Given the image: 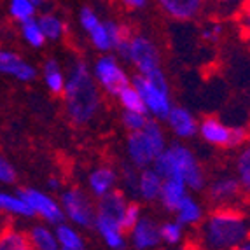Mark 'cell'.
Segmentation results:
<instances>
[{
	"mask_svg": "<svg viewBox=\"0 0 250 250\" xmlns=\"http://www.w3.org/2000/svg\"><path fill=\"white\" fill-rule=\"evenodd\" d=\"M58 198L65 213V221L81 229H95L96 200L89 194V191L77 186H70L63 189Z\"/></svg>",
	"mask_w": 250,
	"mask_h": 250,
	"instance_id": "obj_7",
	"label": "cell"
},
{
	"mask_svg": "<svg viewBox=\"0 0 250 250\" xmlns=\"http://www.w3.org/2000/svg\"><path fill=\"white\" fill-rule=\"evenodd\" d=\"M243 41H245V44L249 46V49H250V35H247V37H243Z\"/></svg>",
	"mask_w": 250,
	"mask_h": 250,
	"instance_id": "obj_46",
	"label": "cell"
},
{
	"mask_svg": "<svg viewBox=\"0 0 250 250\" xmlns=\"http://www.w3.org/2000/svg\"><path fill=\"white\" fill-rule=\"evenodd\" d=\"M205 196L210 208L240 207L247 203L242 184L234 173H219L210 179L205 188Z\"/></svg>",
	"mask_w": 250,
	"mask_h": 250,
	"instance_id": "obj_10",
	"label": "cell"
},
{
	"mask_svg": "<svg viewBox=\"0 0 250 250\" xmlns=\"http://www.w3.org/2000/svg\"><path fill=\"white\" fill-rule=\"evenodd\" d=\"M156 4L170 20L188 23L196 20L210 7V0H156Z\"/></svg>",
	"mask_w": 250,
	"mask_h": 250,
	"instance_id": "obj_14",
	"label": "cell"
},
{
	"mask_svg": "<svg viewBox=\"0 0 250 250\" xmlns=\"http://www.w3.org/2000/svg\"><path fill=\"white\" fill-rule=\"evenodd\" d=\"M0 250H35L30 243L26 229L16 226H5L0 234Z\"/></svg>",
	"mask_w": 250,
	"mask_h": 250,
	"instance_id": "obj_27",
	"label": "cell"
},
{
	"mask_svg": "<svg viewBox=\"0 0 250 250\" xmlns=\"http://www.w3.org/2000/svg\"><path fill=\"white\" fill-rule=\"evenodd\" d=\"M163 184H165V177L154 167L142 168V170H138L133 198L142 203H156L161 196Z\"/></svg>",
	"mask_w": 250,
	"mask_h": 250,
	"instance_id": "obj_18",
	"label": "cell"
},
{
	"mask_svg": "<svg viewBox=\"0 0 250 250\" xmlns=\"http://www.w3.org/2000/svg\"><path fill=\"white\" fill-rule=\"evenodd\" d=\"M32 2H34L35 7L39 9V13H41V11H46L47 4H49V0H32Z\"/></svg>",
	"mask_w": 250,
	"mask_h": 250,
	"instance_id": "obj_43",
	"label": "cell"
},
{
	"mask_svg": "<svg viewBox=\"0 0 250 250\" xmlns=\"http://www.w3.org/2000/svg\"><path fill=\"white\" fill-rule=\"evenodd\" d=\"M236 250H250V238H249V240H245V242H243L242 245L238 247Z\"/></svg>",
	"mask_w": 250,
	"mask_h": 250,
	"instance_id": "obj_45",
	"label": "cell"
},
{
	"mask_svg": "<svg viewBox=\"0 0 250 250\" xmlns=\"http://www.w3.org/2000/svg\"><path fill=\"white\" fill-rule=\"evenodd\" d=\"M249 142H250V126H249Z\"/></svg>",
	"mask_w": 250,
	"mask_h": 250,
	"instance_id": "obj_47",
	"label": "cell"
},
{
	"mask_svg": "<svg viewBox=\"0 0 250 250\" xmlns=\"http://www.w3.org/2000/svg\"><path fill=\"white\" fill-rule=\"evenodd\" d=\"M0 210L11 219H34L35 213L28 205L21 191H2L0 192Z\"/></svg>",
	"mask_w": 250,
	"mask_h": 250,
	"instance_id": "obj_21",
	"label": "cell"
},
{
	"mask_svg": "<svg viewBox=\"0 0 250 250\" xmlns=\"http://www.w3.org/2000/svg\"><path fill=\"white\" fill-rule=\"evenodd\" d=\"M100 23H102V20H100V16L96 14L95 9L83 7L79 11V25H81V28L86 32V35H88L89 32H93Z\"/></svg>",
	"mask_w": 250,
	"mask_h": 250,
	"instance_id": "obj_37",
	"label": "cell"
},
{
	"mask_svg": "<svg viewBox=\"0 0 250 250\" xmlns=\"http://www.w3.org/2000/svg\"><path fill=\"white\" fill-rule=\"evenodd\" d=\"M79 250H88V249H79Z\"/></svg>",
	"mask_w": 250,
	"mask_h": 250,
	"instance_id": "obj_48",
	"label": "cell"
},
{
	"mask_svg": "<svg viewBox=\"0 0 250 250\" xmlns=\"http://www.w3.org/2000/svg\"><path fill=\"white\" fill-rule=\"evenodd\" d=\"M131 84L142 96L146 112L156 121L165 123L170 110L173 108V102H171L170 83H168V77L163 72V68L146 75L135 74Z\"/></svg>",
	"mask_w": 250,
	"mask_h": 250,
	"instance_id": "obj_5",
	"label": "cell"
},
{
	"mask_svg": "<svg viewBox=\"0 0 250 250\" xmlns=\"http://www.w3.org/2000/svg\"><path fill=\"white\" fill-rule=\"evenodd\" d=\"M144 217V212H142V205H140V201L138 200H131L128 205V208H126V213H125V221H123V224H125L126 229H131L135 224H137L140 219Z\"/></svg>",
	"mask_w": 250,
	"mask_h": 250,
	"instance_id": "obj_38",
	"label": "cell"
},
{
	"mask_svg": "<svg viewBox=\"0 0 250 250\" xmlns=\"http://www.w3.org/2000/svg\"><path fill=\"white\" fill-rule=\"evenodd\" d=\"M91 70L102 91L114 98H117V95L125 88L131 86L133 81V77L128 74V68L123 65L121 58L116 53L100 54L91 65Z\"/></svg>",
	"mask_w": 250,
	"mask_h": 250,
	"instance_id": "obj_9",
	"label": "cell"
},
{
	"mask_svg": "<svg viewBox=\"0 0 250 250\" xmlns=\"http://www.w3.org/2000/svg\"><path fill=\"white\" fill-rule=\"evenodd\" d=\"M158 250H191L188 245H180V247H168V245H161Z\"/></svg>",
	"mask_w": 250,
	"mask_h": 250,
	"instance_id": "obj_44",
	"label": "cell"
},
{
	"mask_svg": "<svg viewBox=\"0 0 250 250\" xmlns=\"http://www.w3.org/2000/svg\"><path fill=\"white\" fill-rule=\"evenodd\" d=\"M207 215V210H205V205L201 200H198L194 196V192H191L182 203L179 205V208L175 210L173 217L180 224H184L188 229H196L198 226L201 224V221Z\"/></svg>",
	"mask_w": 250,
	"mask_h": 250,
	"instance_id": "obj_22",
	"label": "cell"
},
{
	"mask_svg": "<svg viewBox=\"0 0 250 250\" xmlns=\"http://www.w3.org/2000/svg\"><path fill=\"white\" fill-rule=\"evenodd\" d=\"M30 238V243L35 250H60L56 226H51L47 222H35L26 229Z\"/></svg>",
	"mask_w": 250,
	"mask_h": 250,
	"instance_id": "obj_24",
	"label": "cell"
},
{
	"mask_svg": "<svg viewBox=\"0 0 250 250\" xmlns=\"http://www.w3.org/2000/svg\"><path fill=\"white\" fill-rule=\"evenodd\" d=\"M245 0H210V5L213 9V16L219 20L236 18Z\"/></svg>",
	"mask_w": 250,
	"mask_h": 250,
	"instance_id": "obj_34",
	"label": "cell"
},
{
	"mask_svg": "<svg viewBox=\"0 0 250 250\" xmlns=\"http://www.w3.org/2000/svg\"><path fill=\"white\" fill-rule=\"evenodd\" d=\"M56 234H58L60 250H79L86 249V240H84L83 229L70 222L63 221L56 226Z\"/></svg>",
	"mask_w": 250,
	"mask_h": 250,
	"instance_id": "obj_26",
	"label": "cell"
},
{
	"mask_svg": "<svg viewBox=\"0 0 250 250\" xmlns=\"http://www.w3.org/2000/svg\"><path fill=\"white\" fill-rule=\"evenodd\" d=\"M42 81L46 84L47 91L62 96L67 86V70L62 67L58 60L49 58L42 65Z\"/></svg>",
	"mask_w": 250,
	"mask_h": 250,
	"instance_id": "obj_25",
	"label": "cell"
},
{
	"mask_svg": "<svg viewBox=\"0 0 250 250\" xmlns=\"http://www.w3.org/2000/svg\"><path fill=\"white\" fill-rule=\"evenodd\" d=\"M234 175L242 184L247 203H250V142L238 149L234 158Z\"/></svg>",
	"mask_w": 250,
	"mask_h": 250,
	"instance_id": "obj_29",
	"label": "cell"
},
{
	"mask_svg": "<svg viewBox=\"0 0 250 250\" xmlns=\"http://www.w3.org/2000/svg\"><path fill=\"white\" fill-rule=\"evenodd\" d=\"M16 179H18L16 167L7 158L2 156L0 158V182L4 184V186H13L16 182Z\"/></svg>",
	"mask_w": 250,
	"mask_h": 250,
	"instance_id": "obj_39",
	"label": "cell"
},
{
	"mask_svg": "<svg viewBox=\"0 0 250 250\" xmlns=\"http://www.w3.org/2000/svg\"><path fill=\"white\" fill-rule=\"evenodd\" d=\"M65 112L74 125L84 126L98 116L104 91L84 60H74L67 68V86L62 95Z\"/></svg>",
	"mask_w": 250,
	"mask_h": 250,
	"instance_id": "obj_2",
	"label": "cell"
},
{
	"mask_svg": "<svg viewBox=\"0 0 250 250\" xmlns=\"http://www.w3.org/2000/svg\"><path fill=\"white\" fill-rule=\"evenodd\" d=\"M47 189H49V192H62L63 191V180L56 175L49 177V179H47Z\"/></svg>",
	"mask_w": 250,
	"mask_h": 250,
	"instance_id": "obj_42",
	"label": "cell"
},
{
	"mask_svg": "<svg viewBox=\"0 0 250 250\" xmlns=\"http://www.w3.org/2000/svg\"><path fill=\"white\" fill-rule=\"evenodd\" d=\"M154 168L165 179H179L186 182L192 192L205 191L208 184L207 171L201 167L196 152L186 144H168V147L154 163Z\"/></svg>",
	"mask_w": 250,
	"mask_h": 250,
	"instance_id": "obj_3",
	"label": "cell"
},
{
	"mask_svg": "<svg viewBox=\"0 0 250 250\" xmlns=\"http://www.w3.org/2000/svg\"><path fill=\"white\" fill-rule=\"evenodd\" d=\"M165 125L177 140H191L200 131V121L196 119V116L182 105H173L168 117L165 119Z\"/></svg>",
	"mask_w": 250,
	"mask_h": 250,
	"instance_id": "obj_15",
	"label": "cell"
},
{
	"mask_svg": "<svg viewBox=\"0 0 250 250\" xmlns=\"http://www.w3.org/2000/svg\"><path fill=\"white\" fill-rule=\"evenodd\" d=\"M168 147L167 131L161 126V121L150 119L142 129L131 131L126 137L125 150L126 159L131 167L142 168L154 167V163Z\"/></svg>",
	"mask_w": 250,
	"mask_h": 250,
	"instance_id": "obj_4",
	"label": "cell"
},
{
	"mask_svg": "<svg viewBox=\"0 0 250 250\" xmlns=\"http://www.w3.org/2000/svg\"><path fill=\"white\" fill-rule=\"evenodd\" d=\"M191 189L188 188V184L182 182L179 179H165L163 184V191L159 196L158 203L163 208L170 213H175V210L179 208V205L182 203L186 198L191 194Z\"/></svg>",
	"mask_w": 250,
	"mask_h": 250,
	"instance_id": "obj_23",
	"label": "cell"
},
{
	"mask_svg": "<svg viewBox=\"0 0 250 250\" xmlns=\"http://www.w3.org/2000/svg\"><path fill=\"white\" fill-rule=\"evenodd\" d=\"M129 245L135 250H158L163 245L161 222L154 217L144 215L137 224L128 231Z\"/></svg>",
	"mask_w": 250,
	"mask_h": 250,
	"instance_id": "obj_13",
	"label": "cell"
},
{
	"mask_svg": "<svg viewBox=\"0 0 250 250\" xmlns=\"http://www.w3.org/2000/svg\"><path fill=\"white\" fill-rule=\"evenodd\" d=\"M198 135L207 146L217 147V149H240L249 144L247 126L228 125L213 116H207L201 119Z\"/></svg>",
	"mask_w": 250,
	"mask_h": 250,
	"instance_id": "obj_8",
	"label": "cell"
},
{
	"mask_svg": "<svg viewBox=\"0 0 250 250\" xmlns=\"http://www.w3.org/2000/svg\"><path fill=\"white\" fill-rule=\"evenodd\" d=\"M95 231L104 242V245L110 250H125L129 245L128 229L123 224H117L112 221H104V219H96Z\"/></svg>",
	"mask_w": 250,
	"mask_h": 250,
	"instance_id": "obj_20",
	"label": "cell"
},
{
	"mask_svg": "<svg viewBox=\"0 0 250 250\" xmlns=\"http://www.w3.org/2000/svg\"><path fill=\"white\" fill-rule=\"evenodd\" d=\"M116 54L128 63L137 74H152L161 67V51L158 44L144 34H131L121 46L117 47Z\"/></svg>",
	"mask_w": 250,
	"mask_h": 250,
	"instance_id": "obj_6",
	"label": "cell"
},
{
	"mask_svg": "<svg viewBox=\"0 0 250 250\" xmlns=\"http://www.w3.org/2000/svg\"><path fill=\"white\" fill-rule=\"evenodd\" d=\"M222 35H224V23L219 18H212L201 26L200 37L201 41L208 42V44H217L222 39Z\"/></svg>",
	"mask_w": 250,
	"mask_h": 250,
	"instance_id": "obj_35",
	"label": "cell"
},
{
	"mask_svg": "<svg viewBox=\"0 0 250 250\" xmlns=\"http://www.w3.org/2000/svg\"><path fill=\"white\" fill-rule=\"evenodd\" d=\"M131 34L133 32L125 23H117V21L108 20V21H102L93 32H89L88 39L91 42V46L98 53L105 54V53H116L117 47L121 46Z\"/></svg>",
	"mask_w": 250,
	"mask_h": 250,
	"instance_id": "obj_12",
	"label": "cell"
},
{
	"mask_svg": "<svg viewBox=\"0 0 250 250\" xmlns=\"http://www.w3.org/2000/svg\"><path fill=\"white\" fill-rule=\"evenodd\" d=\"M249 205L210 208L196 229L188 247L191 250H236L250 238Z\"/></svg>",
	"mask_w": 250,
	"mask_h": 250,
	"instance_id": "obj_1",
	"label": "cell"
},
{
	"mask_svg": "<svg viewBox=\"0 0 250 250\" xmlns=\"http://www.w3.org/2000/svg\"><path fill=\"white\" fill-rule=\"evenodd\" d=\"M129 201L131 200H129V196L123 189H116V191L107 194V196L96 200V219H104V221H112L117 222V224H123Z\"/></svg>",
	"mask_w": 250,
	"mask_h": 250,
	"instance_id": "obj_19",
	"label": "cell"
},
{
	"mask_svg": "<svg viewBox=\"0 0 250 250\" xmlns=\"http://www.w3.org/2000/svg\"><path fill=\"white\" fill-rule=\"evenodd\" d=\"M234 20H236V26L240 30V34H242V37L250 35V0H245V4L242 5L240 13H238V16Z\"/></svg>",
	"mask_w": 250,
	"mask_h": 250,
	"instance_id": "obj_40",
	"label": "cell"
},
{
	"mask_svg": "<svg viewBox=\"0 0 250 250\" xmlns=\"http://www.w3.org/2000/svg\"><path fill=\"white\" fill-rule=\"evenodd\" d=\"M20 34H21V39L25 41V44H28V46L34 47V49H41L47 42L46 35H44L41 25H39L37 18L20 25Z\"/></svg>",
	"mask_w": 250,
	"mask_h": 250,
	"instance_id": "obj_32",
	"label": "cell"
},
{
	"mask_svg": "<svg viewBox=\"0 0 250 250\" xmlns=\"http://www.w3.org/2000/svg\"><path fill=\"white\" fill-rule=\"evenodd\" d=\"M119 182H121V175L110 165H98V167H95L88 173V179H86L88 191L95 200H100V198L114 192Z\"/></svg>",
	"mask_w": 250,
	"mask_h": 250,
	"instance_id": "obj_16",
	"label": "cell"
},
{
	"mask_svg": "<svg viewBox=\"0 0 250 250\" xmlns=\"http://www.w3.org/2000/svg\"><path fill=\"white\" fill-rule=\"evenodd\" d=\"M121 105L123 110H129V112H146V105H144V100L138 89L135 88L133 84L128 86V88L123 89L116 98Z\"/></svg>",
	"mask_w": 250,
	"mask_h": 250,
	"instance_id": "obj_33",
	"label": "cell"
},
{
	"mask_svg": "<svg viewBox=\"0 0 250 250\" xmlns=\"http://www.w3.org/2000/svg\"><path fill=\"white\" fill-rule=\"evenodd\" d=\"M188 228L184 224H180L175 217L173 219H168V221L161 222V238H163V245L168 247H180L186 245L188 242Z\"/></svg>",
	"mask_w": 250,
	"mask_h": 250,
	"instance_id": "obj_30",
	"label": "cell"
},
{
	"mask_svg": "<svg viewBox=\"0 0 250 250\" xmlns=\"http://www.w3.org/2000/svg\"><path fill=\"white\" fill-rule=\"evenodd\" d=\"M37 21L47 41H53V42L62 41V39L65 37V34H67L65 21L54 13V11H49V9L41 11V13L37 14Z\"/></svg>",
	"mask_w": 250,
	"mask_h": 250,
	"instance_id": "obj_28",
	"label": "cell"
},
{
	"mask_svg": "<svg viewBox=\"0 0 250 250\" xmlns=\"http://www.w3.org/2000/svg\"><path fill=\"white\" fill-rule=\"evenodd\" d=\"M20 191L26 198L30 207H32L35 217L41 219L42 222L58 226L65 221V213H63L60 198H54L53 192L42 191V189L37 188H23Z\"/></svg>",
	"mask_w": 250,
	"mask_h": 250,
	"instance_id": "obj_11",
	"label": "cell"
},
{
	"mask_svg": "<svg viewBox=\"0 0 250 250\" xmlns=\"http://www.w3.org/2000/svg\"><path fill=\"white\" fill-rule=\"evenodd\" d=\"M7 13L11 20L16 21L18 25H23L26 21L35 20L39 14V9L32 0H9L7 2Z\"/></svg>",
	"mask_w": 250,
	"mask_h": 250,
	"instance_id": "obj_31",
	"label": "cell"
},
{
	"mask_svg": "<svg viewBox=\"0 0 250 250\" xmlns=\"http://www.w3.org/2000/svg\"><path fill=\"white\" fill-rule=\"evenodd\" d=\"M150 0H119V4L123 5L128 11H140V9H146L149 5Z\"/></svg>",
	"mask_w": 250,
	"mask_h": 250,
	"instance_id": "obj_41",
	"label": "cell"
},
{
	"mask_svg": "<svg viewBox=\"0 0 250 250\" xmlns=\"http://www.w3.org/2000/svg\"><path fill=\"white\" fill-rule=\"evenodd\" d=\"M150 119H152V117L147 112H129V110H123V116H121V123H123V126L128 129V133L137 131V129H142Z\"/></svg>",
	"mask_w": 250,
	"mask_h": 250,
	"instance_id": "obj_36",
	"label": "cell"
},
{
	"mask_svg": "<svg viewBox=\"0 0 250 250\" xmlns=\"http://www.w3.org/2000/svg\"><path fill=\"white\" fill-rule=\"evenodd\" d=\"M0 72L20 83H32L37 77V68L26 62L20 53L13 49H4L0 53Z\"/></svg>",
	"mask_w": 250,
	"mask_h": 250,
	"instance_id": "obj_17",
	"label": "cell"
}]
</instances>
